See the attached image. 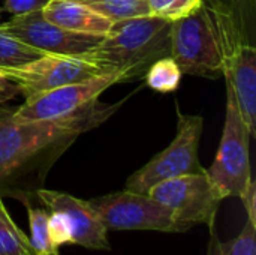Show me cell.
<instances>
[{"label": "cell", "instance_id": "cell-13", "mask_svg": "<svg viewBox=\"0 0 256 255\" xmlns=\"http://www.w3.org/2000/svg\"><path fill=\"white\" fill-rule=\"evenodd\" d=\"M42 15L52 24L74 33L105 36L112 21L72 0H48Z\"/></svg>", "mask_w": 256, "mask_h": 255}, {"label": "cell", "instance_id": "cell-11", "mask_svg": "<svg viewBox=\"0 0 256 255\" xmlns=\"http://www.w3.org/2000/svg\"><path fill=\"white\" fill-rule=\"evenodd\" d=\"M36 195L45 209L50 212H57L64 218L70 230L72 245L93 251L111 249L108 240V228L100 222L87 200H81L70 194L52 189H38Z\"/></svg>", "mask_w": 256, "mask_h": 255}, {"label": "cell", "instance_id": "cell-6", "mask_svg": "<svg viewBox=\"0 0 256 255\" xmlns=\"http://www.w3.org/2000/svg\"><path fill=\"white\" fill-rule=\"evenodd\" d=\"M170 56L183 74L207 78L224 74L216 33L202 5L192 15L171 21Z\"/></svg>", "mask_w": 256, "mask_h": 255}, {"label": "cell", "instance_id": "cell-14", "mask_svg": "<svg viewBox=\"0 0 256 255\" xmlns=\"http://www.w3.org/2000/svg\"><path fill=\"white\" fill-rule=\"evenodd\" d=\"M30 236L28 242L34 255H58V248L54 245L50 234V212L44 207H34L26 203Z\"/></svg>", "mask_w": 256, "mask_h": 255}, {"label": "cell", "instance_id": "cell-15", "mask_svg": "<svg viewBox=\"0 0 256 255\" xmlns=\"http://www.w3.org/2000/svg\"><path fill=\"white\" fill-rule=\"evenodd\" d=\"M116 23L126 18L150 15L147 0H72Z\"/></svg>", "mask_w": 256, "mask_h": 255}, {"label": "cell", "instance_id": "cell-4", "mask_svg": "<svg viewBox=\"0 0 256 255\" xmlns=\"http://www.w3.org/2000/svg\"><path fill=\"white\" fill-rule=\"evenodd\" d=\"M88 131L80 122L20 120L14 110L0 111V180L52 144Z\"/></svg>", "mask_w": 256, "mask_h": 255}, {"label": "cell", "instance_id": "cell-24", "mask_svg": "<svg viewBox=\"0 0 256 255\" xmlns=\"http://www.w3.org/2000/svg\"><path fill=\"white\" fill-rule=\"evenodd\" d=\"M21 95L20 86L0 71V105Z\"/></svg>", "mask_w": 256, "mask_h": 255}, {"label": "cell", "instance_id": "cell-16", "mask_svg": "<svg viewBox=\"0 0 256 255\" xmlns=\"http://www.w3.org/2000/svg\"><path fill=\"white\" fill-rule=\"evenodd\" d=\"M210 234L207 255H256V224L249 219L240 234L228 242H222L214 228L210 230Z\"/></svg>", "mask_w": 256, "mask_h": 255}, {"label": "cell", "instance_id": "cell-5", "mask_svg": "<svg viewBox=\"0 0 256 255\" xmlns=\"http://www.w3.org/2000/svg\"><path fill=\"white\" fill-rule=\"evenodd\" d=\"M225 110V123L219 149L212 167L207 168L206 173L224 198H242L254 180L249 156L250 134L243 122L236 96L228 83Z\"/></svg>", "mask_w": 256, "mask_h": 255}, {"label": "cell", "instance_id": "cell-22", "mask_svg": "<svg viewBox=\"0 0 256 255\" xmlns=\"http://www.w3.org/2000/svg\"><path fill=\"white\" fill-rule=\"evenodd\" d=\"M50 234L58 249L66 243H70V230L64 218L57 212H50Z\"/></svg>", "mask_w": 256, "mask_h": 255}, {"label": "cell", "instance_id": "cell-9", "mask_svg": "<svg viewBox=\"0 0 256 255\" xmlns=\"http://www.w3.org/2000/svg\"><path fill=\"white\" fill-rule=\"evenodd\" d=\"M0 33L44 54L57 56H81L93 50L102 39V36L96 35L68 32L50 23L42 15V11L12 15L10 20L0 23Z\"/></svg>", "mask_w": 256, "mask_h": 255}, {"label": "cell", "instance_id": "cell-25", "mask_svg": "<svg viewBox=\"0 0 256 255\" xmlns=\"http://www.w3.org/2000/svg\"><path fill=\"white\" fill-rule=\"evenodd\" d=\"M244 204V209L248 212V219L256 224V185L255 180H252V183L249 185L246 194L240 198Z\"/></svg>", "mask_w": 256, "mask_h": 255}, {"label": "cell", "instance_id": "cell-2", "mask_svg": "<svg viewBox=\"0 0 256 255\" xmlns=\"http://www.w3.org/2000/svg\"><path fill=\"white\" fill-rule=\"evenodd\" d=\"M123 81L126 80L120 72L98 74L26 98L24 104L14 110V116L20 120L36 122H80L92 129L118 107L100 104L98 98L112 84Z\"/></svg>", "mask_w": 256, "mask_h": 255}, {"label": "cell", "instance_id": "cell-23", "mask_svg": "<svg viewBox=\"0 0 256 255\" xmlns=\"http://www.w3.org/2000/svg\"><path fill=\"white\" fill-rule=\"evenodd\" d=\"M48 0H3L2 11L12 15H24L36 11H42Z\"/></svg>", "mask_w": 256, "mask_h": 255}, {"label": "cell", "instance_id": "cell-8", "mask_svg": "<svg viewBox=\"0 0 256 255\" xmlns=\"http://www.w3.org/2000/svg\"><path fill=\"white\" fill-rule=\"evenodd\" d=\"M148 195L166 206L188 228L204 224L210 230L214 228L219 206L225 200L206 170L160 182L150 189Z\"/></svg>", "mask_w": 256, "mask_h": 255}, {"label": "cell", "instance_id": "cell-7", "mask_svg": "<svg viewBox=\"0 0 256 255\" xmlns=\"http://www.w3.org/2000/svg\"><path fill=\"white\" fill-rule=\"evenodd\" d=\"M108 230H150L184 233L189 228L178 222L172 212L148 194L128 189L87 200Z\"/></svg>", "mask_w": 256, "mask_h": 255}, {"label": "cell", "instance_id": "cell-1", "mask_svg": "<svg viewBox=\"0 0 256 255\" xmlns=\"http://www.w3.org/2000/svg\"><path fill=\"white\" fill-rule=\"evenodd\" d=\"M171 21L154 15L134 17L112 23L100 42L81 54L102 74L120 72L126 81L146 74L158 59L170 56Z\"/></svg>", "mask_w": 256, "mask_h": 255}, {"label": "cell", "instance_id": "cell-27", "mask_svg": "<svg viewBox=\"0 0 256 255\" xmlns=\"http://www.w3.org/2000/svg\"><path fill=\"white\" fill-rule=\"evenodd\" d=\"M0 111H2V108H0Z\"/></svg>", "mask_w": 256, "mask_h": 255}, {"label": "cell", "instance_id": "cell-21", "mask_svg": "<svg viewBox=\"0 0 256 255\" xmlns=\"http://www.w3.org/2000/svg\"><path fill=\"white\" fill-rule=\"evenodd\" d=\"M226 3L232 9L236 18L240 23V26L243 27L244 33L252 41L254 24H255L256 0H230Z\"/></svg>", "mask_w": 256, "mask_h": 255}, {"label": "cell", "instance_id": "cell-18", "mask_svg": "<svg viewBox=\"0 0 256 255\" xmlns=\"http://www.w3.org/2000/svg\"><path fill=\"white\" fill-rule=\"evenodd\" d=\"M0 255H34L28 236L14 222L0 197Z\"/></svg>", "mask_w": 256, "mask_h": 255}, {"label": "cell", "instance_id": "cell-20", "mask_svg": "<svg viewBox=\"0 0 256 255\" xmlns=\"http://www.w3.org/2000/svg\"><path fill=\"white\" fill-rule=\"evenodd\" d=\"M150 15L160 17L168 21H176L196 12L202 0H147Z\"/></svg>", "mask_w": 256, "mask_h": 255}, {"label": "cell", "instance_id": "cell-26", "mask_svg": "<svg viewBox=\"0 0 256 255\" xmlns=\"http://www.w3.org/2000/svg\"><path fill=\"white\" fill-rule=\"evenodd\" d=\"M0 15H2V8H0Z\"/></svg>", "mask_w": 256, "mask_h": 255}, {"label": "cell", "instance_id": "cell-19", "mask_svg": "<svg viewBox=\"0 0 256 255\" xmlns=\"http://www.w3.org/2000/svg\"><path fill=\"white\" fill-rule=\"evenodd\" d=\"M40 56H44V53L18 42L4 33H0V68L18 66Z\"/></svg>", "mask_w": 256, "mask_h": 255}, {"label": "cell", "instance_id": "cell-3", "mask_svg": "<svg viewBox=\"0 0 256 255\" xmlns=\"http://www.w3.org/2000/svg\"><path fill=\"white\" fill-rule=\"evenodd\" d=\"M177 134L174 140L165 150L154 155L144 167L129 176L124 189L138 194H148L150 189L160 182L206 170L200 164L198 158L204 125L202 117L184 114L180 110H177Z\"/></svg>", "mask_w": 256, "mask_h": 255}, {"label": "cell", "instance_id": "cell-10", "mask_svg": "<svg viewBox=\"0 0 256 255\" xmlns=\"http://www.w3.org/2000/svg\"><path fill=\"white\" fill-rule=\"evenodd\" d=\"M0 71L20 86L24 98L102 74L93 63L81 56L57 54H44L18 66L0 68Z\"/></svg>", "mask_w": 256, "mask_h": 255}, {"label": "cell", "instance_id": "cell-17", "mask_svg": "<svg viewBox=\"0 0 256 255\" xmlns=\"http://www.w3.org/2000/svg\"><path fill=\"white\" fill-rule=\"evenodd\" d=\"M144 77L150 89L159 93H170L178 89L183 72L171 56H164L147 68Z\"/></svg>", "mask_w": 256, "mask_h": 255}, {"label": "cell", "instance_id": "cell-12", "mask_svg": "<svg viewBox=\"0 0 256 255\" xmlns=\"http://www.w3.org/2000/svg\"><path fill=\"white\" fill-rule=\"evenodd\" d=\"M226 83L236 96L243 122L250 134L256 135V48L246 44L224 71Z\"/></svg>", "mask_w": 256, "mask_h": 255}]
</instances>
